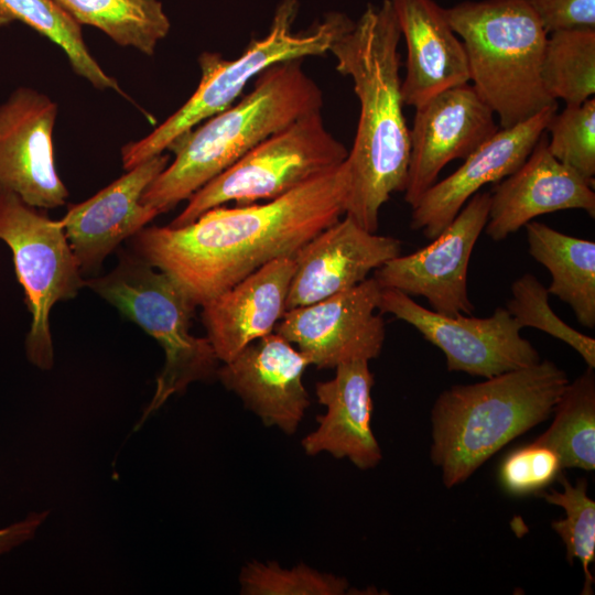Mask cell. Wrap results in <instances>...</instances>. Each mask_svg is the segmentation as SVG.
I'll list each match as a JSON object with an SVG mask.
<instances>
[{"instance_id":"cell-1","label":"cell","mask_w":595,"mask_h":595,"mask_svg":"<svg viewBox=\"0 0 595 595\" xmlns=\"http://www.w3.org/2000/svg\"><path fill=\"white\" fill-rule=\"evenodd\" d=\"M346 161L263 204L218 206L182 227H144L133 253L171 275L201 306L264 264L294 255L346 213Z\"/></svg>"},{"instance_id":"cell-2","label":"cell","mask_w":595,"mask_h":595,"mask_svg":"<svg viewBox=\"0 0 595 595\" xmlns=\"http://www.w3.org/2000/svg\"><path fill=\"white\" fill-rule=\"evenodd\" d=\"M400 28L390 0L369 3L358 21L331 46L336 69L350 77L359 118L346 163V216L376 232L382 205L403 192L410 159V129L403 115Z\"/></svg>"},{"instance_id":"cell-3","label":"cell","mask_w":595,"mask_h":595,"mask_svg":"<svg viewBox=\"0 0 595 595\" xmlns=\"http://www.w3.org/2000/svg\"><path fill=\"white\" fill-rule=\"evenodd\" d=\"M302 58L275 63L235 105L176 139L175 159L148 186L141 203L169 212L264 139L300 117L321 110L323 93L304 72Z\"/></svg>"},{"instance_id":"cell-4","label":"cell","mask_w":595,"mask_h":595,"mask_svg":"<svg viewBox=\"0 0 595 595\" xmlns=\"http://www.w3.org/2000/svg\"><path fill=\"white\" fill-rule=\"evenodd\" d=\"M569 381L545 359L444 390L431 410L430 458L445 487L464 483L506 444L548 420Z\"/></svg>"},{"instance_id":"cell-5","label":"cell","mask_w":595,"mask_h":595,"mask_svg":"<svg viewBox=\"0 0 595 595\" xmlns=\"http://www.w3.org/2000/svg\"><path fill=\"white\" fill-rule=\"evenodd\" d=\"M463 42L469 83L510 128L558 102L541 79L547 33L523 0L464 1L445 9Z\"/></svg>"},{"instance_id":"cell-6","label":"cell","mask_w":595,"mask_h":595,"mask_svg":"<svg viewBox=\"0 0 595 595\" xmlns=\"http://www.w3.org/2000/svg\"><path fill=\"white\" fill-rule=\"evenodd\" d=\"M298 10V0H282L267 35L252 40L235 60H226L218 53H202L198 57L201 80L194 94L147 137L122 147L123 169L128 171L163 153L199 122L230 107L246 85L269 66L323 55L354 25L345 13L329 12L307 30L294 32Z\"/></svg>"},{"instance_id":"cell-7","label":"cell","mask_w":595,"mask_h":595,"mask_svg":"<svg viewBox=\"0 0 595 595\" xmlns=\"http://www.w3.org/2000/svg\"><path fill=\"white\" fill-rule=\"evenodd\" d=\"M86 286L139 325L164 351L155 391L139 425L171 396L216 375L218 358L209 340L191 333L197 305L166 272L134 253H122L110 272L86 280Z\"/></svg>"},{"instance_id":"cell-8","label":"cell","mask_w":595,"mask_h":595,"mask_svg":"<svg viewBox=\"0 0 595 595\" xmlns=\"http://www.w3.org/2000/svg\"><path fill=\"white\" fill-rule=\"evenodd\" d=\"M348 150L327 129L321 110L271 134L190 198L170 224L182 227L230 202L271 201L339 166Z\"/></svg>"},{"instance_id":"cell-9","label":"cell","mask_w":595,"mask_h":595,"mask_svg":"<svg viewBox=\"0 0 595 595\" xmlns=\"http://www.w3.org/2000/svg\"><path fill=\"white\" fill-rule=\"evenodd\" d=\"M0 240L11 250L31 314L28 359L41 369H51V311L55 303L74 299L86 280L61 220L51 219L13 194H0Z\"/></svg>"},{"instance_id":"cell-10","label":"cell","mask_w":595,"mask_h":595,"mask_svg":"<svg viewBox=\"0 0 595 595\" xmlns=\"http://www.w3.org/2000/svg\"><path fill=\"white\" fill-rule=\"evenodd\" d=\"M378 310L407 322L440 348L448 371L487 379L541 360L506 307H497L488 317L450 316L422 306L398 290L381 289Z\"/></svg>"},{"instance_id":"cell-11","label":"cell","mask_w":595,"mask_h":595,"mask_svg":"<svg viewBox=\"0 0 595 595\" xmlns=\"http://www.w3.org/2000/svg\"><path fill=\"white\" fill-rule=\"evenodd\" d=\"M489 206L490 192H477L430 245L392 258L376 269L372 278L381 289L425 298L437 313L472 315L475 307L467 291L468 264L487 224Z\"/></svg>"},{"instance_id":"cell-12","label":"cell","mask_w":595,"mask_h":595,"mask_svg":"<svg viewBox=\"0 0 595 595\" xmlns=\"http://www.w3.org/2000/svg\"><path fill=\"white\" fill-rule=\"evenodd\" d=\"M381 288L374 278L315 303L285 311L274 332L296 345L309 365H338L377 358L386 324L377 314Z\"/></svg>"},{"instance_id":"cell-13","label":"cell","mask_w":595,"mask_h":595,"mask_svg":"<svg viewBox=\"0 0 595 595\" xmlns=\"http://www.w3.org/2000/svg\"><path fill=\"white\" fill-rule=\"evenodd\" d=\"M57 112L55 101L30 87L17 88L0 104V194L39 209L66 203L53 152Z\"/></svg>"},{"instance_id":"cell-14","label":"cell","mask_w":595,"mask_h":595,"mask_svg":"<svg viewBox=\"0 0 595 595\" xmlns=\"http://www.w3.org/2000/svg\"><path fill=\"white\" fill-rule=\"evenodd\" d=\"M404 202L413 208L451 161L466 159L499 129L494 111L468 84L415 107Z\"/></svg>"},{"instance_id":"cell-15","label":"cell","mask_w":595,"mask_h":595,"mask_svg":"<svg viewBox=\"0 0 595 595\" xmlns=\"http://www.w3.org/2000/svg\"><path fill=\"white\" fill-rule=\"evenodd\" d=\"M556 111L554 102L520 123L499 129L456 171L423 194L412 208L411 229L435 238L484 185L497 183L521 166Z\"/></svg>"},{"instance_id":"cell-16","label":"cell","mask_w":595,"mask_h":595,"mask_svg":"<svg viewBox=\"0 0 595 595\" xmlns=\"http://www.w3.org/2000/svg\"><path fill=\"white\" fill-rule=\"evenodd\" d=\"M307 366L305 357L273 332L224 363L216 376L264 425L293 434L310 405L302 379Z\"/></svg>"},{"instance_id":"cell-17","label":"cell","mask_w":595,"mask_h":595,"mask_svg":"<svg viewBox=\"0 0 595 595\" xmlns=\"http://www.w3.org/2000/svg\"><path fill=\"white\" fill-rule=\"evenodd\" d=\"M400 253L399 239L370 232L344 215L294 255L286 311L356 286Z\"/></svg>"},{"instance_id":"cell-18","label":"cell","mask_w":595,"mask_h":595,"mask_svg":"<svg viewBox=\"0 0 595 595\" xmlns=\"http://www.w3.org/2000/svg\"><path fill=\"white\" fill-rule=\"evenodd\" d=\"M169 161L161 153L141 162L93 197L71 206L60 219L82 273L97 272L123 240L159 215L141 197Z\"/></svg>"},{"instance_id":"cell-19","label":"cell","mask_w":595,"mask_h":595,"mask_svg":"<svg viewBox=\"0 0 595 595\" xmlns=\"http://www.w3.org/2000/svg\"><path fill=\"white\" fill-rule=\"evenodd\" d=\"M565 209H582L594 218V187L550 153L543 133L521 166L490 192L484 230L500 241L540 215Z\"/></svg>"},{"instance_id":"cell-20","label":"cell","mask_w":595,"mask_h":595,"mask_svg":"<svg viewBox=\"0 0 595 595\" xmlns=\"http://www.w3.org/2000/svg\"><path fill=\"white\" fill-rule=\"evenodd\" d=\"M293 257L275 259L202 306V322L218 360L227 363L274 332L286 311Z\"/></svg>"},{"instance_id":"cell-21","label":"cell","mask_w":595,"mask_h":595,"mask_svg":"<svg viewBox=\"0 0 595 595\" xmlns=\"http://www.w3.org/2000/svg\"><path fill=\"white\" fill-rule=\"evenodd\" d=\"M374 382L369 361L355 360L338 365L334 378L316 383L317 400L326 412L301 442L307 455L325 452L349 459L359 469L380 463L381 448L371 429Z\"/></svg>"},{"instance_id":"cell-22","label":"cell","mask_w":595,"mask_h":595,"mask_svg":"<svg viewBox=\"0 0 595 595\" xmlns=\"http://www.w3.org/2000/svg\"><path fill=\"white\" fill-rule=\"evenodd\" d=\"M407 44L404 106L418 107L434 95L469 83L463 42L445 9L434 0H390Z\"/></svg>"},{"instance_id":"cell-23","label":"cell","mask_w":595,"mask_h":595,"mask_svg":"<svg viewBox=\"0 0 595 595\" xmlns=\"http://www.w3.org/2000/svg\"><path fill=\"white\" fill-rule=\"evenodd\" d=\"M524 226L530 256L551 273L549 294L567 303L580 324L594 328L595 242L536 220Z\"/></svg>"},{"instance_id":"cell-24","label":"cell","mask_w":595,"mask_h":595,"mask_svg":"<svg viewBox=\"0 0 595 595\" xmlns=\"http://www.w3.org/2000/svg\"><path fill=\"white\" fill-rule=\"evenodd\" d=\"M78 24L93 25L121 46L153 55L171 23L160 0H55Z\"/></svg>"},{"instance_id":"cell-25","label":"cell","mask_w":595,"mask_h":595,"mask_svg":"<svg viewBox=\"0 0 595 595\" xmlns=\"http://www.w3.org/2000/svg\"><path fill=\"white\" fill-rule=\"evenodd\" d=\"M550 426L534 442L552 448L562 468H595V374L587 369L566 385Z\"/></svg>"},{"instance_id":"cell-26","label":"cell","mask_w":595,"mask_h":595,"mask_svg":"<svg viewBox=\"0 0 595 595\" xmlns=\"http://www.w3.org/2000/svg\"><path fill=\"white\" fill-rule=\"evenodd\" d=\"M14 21L25 23L57 44L74 72L93 86L126 96L116 79L106 74L89 53L80 24L55 0H0V26Z\"/></svg>"},{"instance_id":"cell-27","label":"cell","mask_w":595,"mask_h":595,"mask_svg":"<svg viewBox=\"0 0 595 595\" xmlns=\"http://www.w3.org/2000/svg\"><path fill=\"white\" fill-rule=\"evenodd\" d=\"M541 79L551 99L577 105L595 94V30L549 33L541 64Z\"/></svg>"},{"instance_id":"cell-28","label":"cell","mask_w":595,"mask_h":595,"mask_svg":"<svg viewBox=\"0 0 595 595\" xmlns=\"http://www.w3.org/2000/svg\"><path fill=\"white\" fill-rule=\"evenodd\" d=\"M563 489L539 493L548 504L561 507L565 517L554 520L552 529L561 538L566 559L578 560L584 573L583 595L593 594L594 577L589 571L595 561V501L587 495V480L578 478L573 485L564 475L558 477Z\"/></svg>"},{"instance_id":"cell-29","label":"cell","mask_w":595,"mask_h":595,"mask_svg":"<svg viewBox=\"0 0 595 595\" xmlns=\"http://www.w3.org/2000/svg\"><path fill=\"white\" fill-rule=\"evenodd\" d=\"M547 288L531 273H524L511 284V299L506 309L521 327L538 328L571 346L595 368V339L563 322L549 304Z\"/></svg>"},{"instance_id":"cell-30","label":"cell","mask_w":595,"mask_h":595,"mask_svg":"<svg viewBox=\"0 0 595 595\" xmlns=\"http://www.w3.org/2000/svg\"><path fill=\"white\" fill-rule=\"evenodd\" d=\"M545 131L550 134V153L594 187L595 98L566 105L561 112L554 113Z\"/></svg>"},{"instance_id":"cell-31","label":"cell","mask_w":595,"mask_h":595,"mask_svg":"<svg viewBox=\"0 0 595 595\" xmlns=\"http://www.w3.org/2000/svg\"><path fill=\"white\" fill-rule=\"evenodd\" d=\"M242 595H344L346 578L323 573L303 563L283 569L275 562H250L239 575Z\"/></svg>"},{"instance_id":"cell-32","label":"cell","mask_w":595,"mask_h":595,"mask_svg":"<svg viewBox=\"0 0 595 595\" xmlns=\"http://www.w3.org/2000/svg\"><path fill=\"white\" fill-rule=\"evenodd\" d=\"M561 470L559 455L533 441L504 457L498 468V480L507 494L523 497L543 491L558 479Z\"/></svg>"},{"instance_id":"cell-33","label":"cell","mask_w":595,"mask_h":595,"mask_svg":"<svg viewBox=\"0 0 595 595\" xmlns=\"http://www.w3.org/2000/svg\"><path fill=\"white\" fill-rule=\"evenodd\" d=\"M547 34L560 30H595V0H523Z\"/></svg>"},{"instance_id":"cell-34","label":"cell","mask_w":595,"mask_h":595,"mask_svg":"<svg viewBox=\"0 0 595 595\" xmlns=\"http://www.w3.org/2000/svg\"><path fill=\"white\" fill-rule=\"evenodd\" d=\"M46 515L47 512L32 513L23 521L0 529V554L32 538Z\"/></svg>"}]
</instances>
